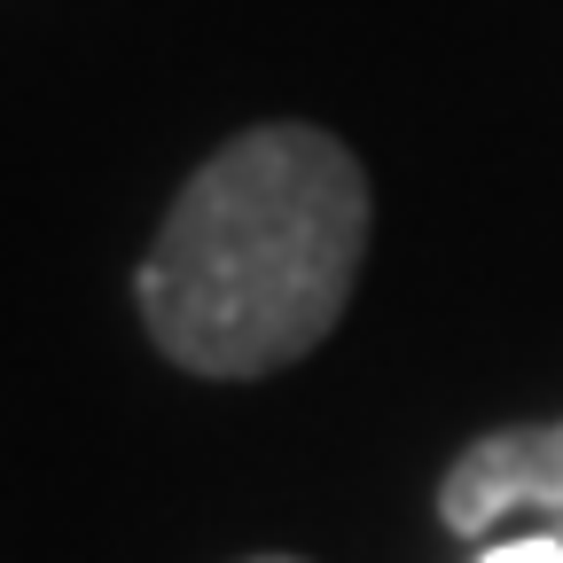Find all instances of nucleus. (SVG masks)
<instances>
[{
    "mask_svg": "<svg viewBox=\"0 0 563 563\" xmlns=\"http://www.w3.org/2000/svg\"><path fill=\"white\" fill-rule=\"evenodd\" d=\"M485 563H563V540H509V548H493Z\"/></svg>",
    "mask_w": 563,
    "mask_h": 563,
    "instance_id": "nucleus-3",
    "label": "nucleus"
},
{
    "mask_svg": "<svg viewBox=\"0 0 563 563\" xmlns=\"http://www.w3.org/2000/svg\"><path fill=\"white\" fill-rule=\"evenodd\" d=\"M368 165L329 125H243L180 180L157 243L141 251V329L180 376H282L344 321L368 258Z\"/></svg>",
    "mask_w": 563,
    "mask_h": 563,
    "instance_id": "nucleus-1",
    "label": "nucleus"
},
{
    "mask_svg": "<svg viewBox=\"0 0 563 563\" xmlns=\"http://www.w3.org/2000/svg\"><path fill=\"white\" fill-rule=\"evenodd\" d=\"M509 509H555L563 517V415L555 422H501L470 439L439 477V525L454 540L493 532Z\"/></svg>",
    "mask_w": 563,
    "mask_h": 563,
    "instance_id": "nucleus-2",
    "label": "nucleus"
},
{
    "mask_svg": "<svg viewBox=\"0 0 563 563\" xmlns=\"http://www.w3.org/2000/svg\"><path fill=\"white\" fill-rule=\"evenodd\" d=\"M235 563H313V555H235Z\"/></svg>",
    "mask_w": 563,
    "mask_h": 563,
    "instance_id": "nucleus-4",
    "label": "nucleus"
}]
</instances>
